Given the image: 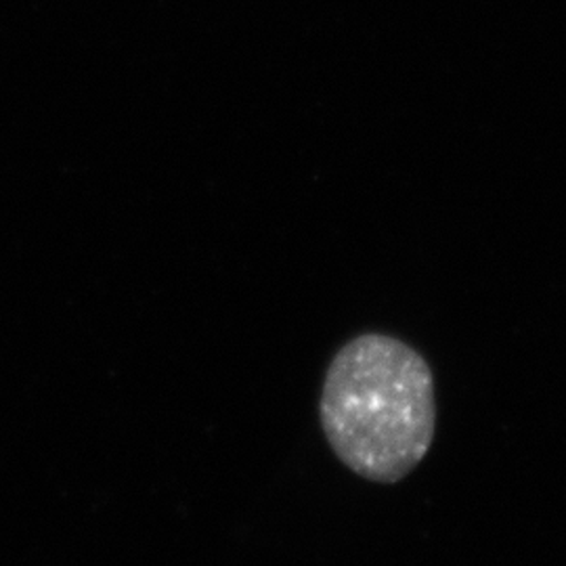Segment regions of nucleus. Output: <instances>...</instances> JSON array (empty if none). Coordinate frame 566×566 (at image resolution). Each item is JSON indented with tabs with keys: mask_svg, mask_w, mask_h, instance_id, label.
Listing matches in <instances>:
<instances>
[{
	"mask_svg": "<svg viewBox=\"0 0 566 566\" xmlns=\"http://www.w3.org/2000/svg\"><path fill=\"white\" fill-rule=\"evenodd\" d=\"M319 418L327 443L348 470L371 483H399L434 439L430 365L399 338L361 334L327 367Z\"/></svg>",
	"mask_w": 566,
	"mask_h": 566,
	"instance_id": "1",
	"label": "nucleus"
}]
</instances>
